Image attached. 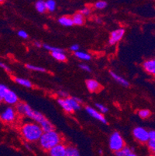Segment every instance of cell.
Wrapping results in <instances>:
<instances>
[{
  "instance_id": "cell-4",
  "label": "cell",
  "mask_w": 155,
  "mask_h": 156,
  "mask_svg": "<svg viewBox=\"0 0 155 156\" xmlns=\"http://www.w3.org/2000/svg\"><path fill=\"white\" fill-rule=\"evenodd\" d=\"M109 148L114 152L121 150L125 147L124 140L118 131H115L110 135L109 139Z\"/></svg>"
},
{
  "instance_id": "cell-16",
  "label": "cell",
  "mask_w": 155,
  "mask_h": 156,
  "mask_svg": "<svg viewBox=\"0 0 155 156\" xmlns=\"http://www.w3.org/2000/svg\"><path fill=\"white\" fill-rule=\"evenodd\" d=\"M58 23L64 27H72L74 25L72 17L68 16H63L62 17H60L58 19Z\"/></svg>"
},
{
  "instance_id": "cell-26",
  "label": "cell",
  "mask_w": 155,
  "mask_h": 156,
  "mask_svg": "<svg viewBox=\"0 0 155 156\" xmlns=\"http://www.w3.org/2000/svg\"><path fill=\"white\" fill-rule=\"evenodd\" d=\"M96 109H97L98 111L99 112V113H101L102 114H103V113H106L108 112V108L106 107V106H104L103 104H102V103H96Z\"/></svg>"
},
{
  "instance_id": "cell-5",
  "label": "cell",
  "mask_w": 155,
  "mask_h": 156,
  "mask_svg": "<svg viewBox=\"0 0 155 156\" xmlns=\"http://www.w3.org/2000/svg\"><path fill=\"white\" fill-rule=\"evenodd\" d=\"M16 110L11 106H8L4 109H2V110L0 113V119H1V120L6 122V123L13 122L16 119Z\"/></svg>"
},
{
  "instance_id": "cell-17",
  "label": "cell",
  "mask_w": 155,
  "mask_h": 156,
  "mask_svg": "<svg viewBox=\"0 0 155 156\" xmlns=\"http://www.w3.org/2000/svg\"><path fill=\"white\" fill-rule=\"evenodd\" d=\"M14 81H15L17 84H19V86H22L26 88H31L33 86L32 83H31L30 81L26 79H24V78L16 77L14 79Z\"/></svg>"
},
{
  "instance_id": "cell-2",
  "label": "cell",
  "mask_w": 155,
  "mask_h": 156,
  "mask_svg": "<svg viewBox=\"0 0 155 156\" xmlns=\"http://www.w3.org/2000/svg\"><path fill=\"white\" fill-rule=\"evenodd\" d=\"M62 141V136L55 130L44 132L39 139V144L43 149L49 151L52 147L61 144Z\"/></svg>"
},
{
  "instance_id": "cell-39",
  "label": "cell",
  "mask_w": 155,
  "mask_h": 156,
  "mask_svg": "<svg viewBox=\"0 0 155 156\" xmlns=\"http://www.w3.org/2000/svg\"><path fill=\"white\" fill-rule=\"evenodd\" d=\"M151 156H155V152H153V153H152V154H151Z\"/></svg>"
},
{
  "instance_id": "cell-18",
  "label": "cell",
  "mask_w": 155,
  "mask_h": 156,
  "mask_svg": "<svg viewBox=\"0 0 155 156\" xmlns=\"http://www.w3.org/2000/svg\"><path fill=\"white\" fill-rule=\"evenodd\" d=\"M35 8H36L37 11L41 13H44L47 11L46 5H45V1L43 0H39L35 2Z\"/></svg>"
},
{
  "instance_id": "cell-14",
  "label": "cell",
  "mask_w": 155,
  "mask_h": 156,
  "mask_svg": "<svg viewBox=\"0 0 155 156\" xmlns=\"http://www.w3.org/2000/svg\"><path fill=\"white\" fill-rule=\"evenodd\" d=\"M72 21H73L74 25H77V26H82L85 23V16L80 13V12H77V13L74 14L72 16Z\"/></svg>"
},
{
  "instance_id": "cell-23",
  "label": "cell",
  "mask_w": 155,
  "mask_h": 156,
  "mask_svg": "<svg viewBox=\"0 0 155 156\" xmlns=\"http://www.w3.org/2000/svg\"><path fill=\"white\" fill-rule=\"evenodd\" d=\"M138 115L140 118L147 119L150 117V116L151 115V112L147 109H142L138 111Z\"/></svg>"
},
{
  "instance_id": "cell-3",
  "label": "cell",
  "mask_w": 155,
  "mask_h": 156,
  "mask_svg": "<svg viewBox=\"0 0 155 156\" xmlns=\"http://www.w3.org/2000/svg\"><path fill=\"white\" fill-rule=\"evenodd\" d=\"M58 103L65 112L72 113L75 110H80L82 100L78 97H67L65 99L59 98Z\"/></svg>"
},
{
  "instance_id": "cell-28",
  "label": "cell",
  "mask_w": 155,
  "mask_h": 156,
  "mask_svg": "<svg viewBox=\"0 0 155 156\" xmlns=\"http://www.w3.org/2000/svg\"><path fill=\"white\" fill-rule=\"evenodd\" d=\"M9 89V88L7 87L4 84H0V98L2 99V97L3 96V95L5 94V92Z\"/></svg>"
},
{
  "instance_id": "cell-19",
  "label": "cell",
  "mask_w": 155,
  "mask_h": 156,
  "mask_svg": "<svg viewBox=\"0 0 155 156\" xmlns=\"http://www.w3.org/2000/svg\"><path fill=\"white\" fill-rule=\"evenodd\" d=\"M75 55L76 58H78L82 61H89L92 59V56L89 54L84 51H80L75 52Z\"/></svg>"
},
{
  "instance_id": "cell-31",
  "label": "cell",
  "mask_w": 155,
  "mask_h": 156,
  "mask_svg": "<svg viewBox=\"0 0 155 156\" xmlns=\"http://www.w3.org/2000/svg\"><path fill=\"white\" fill-rule=\"evenodd\" d=\"M79 67H80V69H82V70L85 71V72H90L91 71H92L91 70L90 67H89L88 65H86V64H80V65H79Z\"/></svg>"
},
{
  "instance_id": "cell-33",
  "label": "cell",
  "mask_w": 155,
  "mask_h": 156,
  "mask_svg": "<svg viewBox=\"0 0 155 156\" xmlns=\"http://www.w3.org/2000/svg\"><path fill=\"white\" fill-rule=\"evenodd\" d=\"M147 147H148L149 150L150 151V152L151 153H153L155 152V144L154 143L151 142V141H149L148 142H147Z\"/></svg>"
},
{
  "instance_id": "cell-38",
  "label": "cell",
  "mask_w": 155,
  "mask_h": 156,
  "mask_svg": "<svg viewBox=\"0 0 155 156\" xmlns=\"http://www.w3.org/2000/svg\"><path fill=\"white\" fill-rule=\"evenodd\" d=\"M127 156H137L136 155V154H135V153H133V152H132V153H130V154H128Z\"/></svg>"
},
{
  "instance_id": "cell-37",
  "label": "cell",
  "mask_w": 155,
  "mask_h": 156,
  "mask_svg": "<svg viewBox=\"0 0 155 156\" xmlns=\"http://www.w3.org/2000/svg\"><path fill=\"white\" fill-rule=\"evenodd\" d=\"M34 44H35V46H36V47H37V48H41V42H38V41L34 42Z\"/></svg>"
},
{
  "instance_id": "cell-11",
  "label": "cell",
  "mask_w": 155,
  "mask_h": 156,
  "mask_svg": "<svg viewBox=\"0 0 155 156\" xmlns=\"http://www.w3.org/2000/svg\"><path fill=\"white\" fill-rule=\"evenodd\" d=\"M86 87L90 93H98L102 89V86L96 79H88L86 81Z\"/></svg>"
},
{
  "instance_id": "cell-7",
  "label": "cell",
  "mask_w": 155,
  "mask_h": 156,
  "mask_svg": "<svg viewBox=\"0 0 155 156\" xmlns=\"http://www.w3.org/2000/svg\"><path fill=\"white\" fill-rule=\"evenodd\" d=\"M2 100L9 106H12L19 103V97L15 92L9 89L2 97Z\"/></svg>"
},
{
  "instance_id": "cell-22",
  "label": "cell",
  "mask_w": 155,
  "mask_h": 156,
  "mask_svg": "<svg viewBox=\"0 0 155 156\" xmlns=\"http://www.w3.org/2000/svg\"><path fill=\"white\" fill-rule=\"evenodd\" d=\"M132 152H133V151L130 147L125 146L121 150L115 152V154H116V156H127L128 154H130Z\"/></svg>"
},
{
  "instance_id": "cell-25",
  "label": "cell",
  "mask_w": 155,
  "mask_h": 156,
  "mask_svg": "<svg viewBox=\"0 0 155 156\" xmlns=\"http://www.w3.org/2000/svg\"><path fill=\"white\" fill-rule=\"evenodd\" d=\"M107 2L106 1H98L94 4V7L97 9H103L107 6Z\"/></svg>"
},
{
  "instance_id": "cell-35",
  "label": "cell",
  "mask_w": 155,
  "mask_h": 156,
  "mask_svg": "<svg viewBox=\"0 0 155 156\" xmlns=\"http://www.w3.org/2000/svg\"><path fill=\"white\" fill-rule=\"evenodd\" d=\"M79 44H73V45H72V46H71V48H70V49H71V51H72L73 52H77V51H79Z\"/></svg>"
},
{
  "instance_id": "cell-29",
  "label": "cell",
  "mask_w": 155,
  "mask_h": 156,
  "mask_svg": "<svg viewBox=\"0 0 155 156\" xmlns=\"http://www.w3.org/2000/svg\"><path fill=\"white\" fill-rule=\"evenodd\" d=\"M79 12L82 15H83L84 16H89L91 13V9H89V7H85L82 9H81V11Z\"/></svg>"
},
{
  "instance_id": "cell-27",
  "label": "cell",
  "mask_w": 155,
  "mask_h": 156,
  "mask_svg": "<svg viewBox=\"0 0 155 156\" xmlns=\"http://www.w3.org/2000/svg\"><path fill=\"white\" fill-rule=\"evenodd\" d=\"M43 47H44V49H46V50L49 51H51V53H52V52H55V51H62V48H58V47L51 46V45L46 44H43Z\"/></svg>"
},
{
  "instance_id": "cell-42",
  "label": "cell",
  "mask_w": 155,
  "mask_h": 156,
  "mask_svg": "<svg viewBox=\"0 0 155 156\" xmlns=\"http://www.w3.org/2000/svg\"><path fill=\"white\" fill-rule=\"evenodd\" d=\"M154 60H155V59H154Z\"/></svg>"
},
{
  "instance_id": "cell-21",
  "label": "cell",
  "mask_w": 155,
  "mask_h": 156,
  "mask_svg": "<svg viewBox=\"0 0 155 156\" xmlns=\"http://www.w3.org/2000/svg\"><path fill=\"white\" fill-rule=\"evenodd\" d=\"M45 5H46V9L49 12H52L55 11L57 7V3L55 0H48L45 1Z\"/></svg>"
},
{
  "instance_id": "cell-10",
  "label": "cell",
  "mask_w": 155,
  "mask_h": 156,
  "mask_svg": "<svg viewBox=\"0 0 155 156\" xmlns=\"http://www.w3.org/2000/svg\"><path fill=\"white\" fill-rule=\"evenodd\" d=\"M67 146L65 144H61L55 146L51 150H49L50 156H65L66 155Z\"/></svg>"
},
{
  "instance_id": "cell-20",
  "label": "cell",
  "mask_w": 155,
  "mask_h": 156,
  "mask_svg": "<svg viewBox=\"0 0 155 156\" xmlns=\"http://www.w3.org/2000/svg\"><path fill=\"white\" fill-rule=\"evenodd\" d=\"M65 156H81V154L76 147L74 146H68L67 147L66 155Z\"/></svg>"
},
{
  "instance_id": "cell-30",
  "label": "cell",
  "mask_w": 155,
  "mask_h": 156,
  "mask_svg": "<svg viewBox=\"0 0 155 156\" xmlns=\"http://www.w3.org/2000/svg\"><path fill=\"white\" fill-rule=\"evenodd\" d=\"M17 34H18V36L19 37L23 38V39H26V38H28V34L26 32L25 30H20L18 31V33H17Z\"/></svg>"
},
{
  "instance_id": "cell-40",
  "label": "cell",
  "mask_w": 155,
  "mask_h": 156,
  "mask_svg": "<svg viewBox=\"0 0 155 156\" xmlns=\"http://www.w3.org/2000/svg\"><path fill=\"white\" fill-rule=\"evenodd\" d=\"M99 153H100V154H102V151H101V150H99Z\"/></svg>"
},
{
  "instance_id": "cell-15",
  "label": "cell",
  "mask_w": 155,
  "mask_h": 156,
  "mask_svg": "<svg viewBox=\"0 0 155 156\" xmlns=\"http://www.w3.org/2000/svg\"><path fill=\"white\" fill-rule=\"evenodd\" d=\"M51 56L53 57L55 60L58 61V62H66L67 60V55L64 52L63 50L59 51H55L51 53Z\"/></svg>"
},
{
  "instance_id": "cell-32",
  "label": "cell",
  "mask_w": 155,
  "mask_h": 156,
  "mask_svg": "<svg viewBox=\"0 0 155 156\" xmlns=\"http://www.w3.org/2000/svg\"><path fill=\"white\" fill-rule=\"evenodd\" d=\"M149 141L155 144V130L149 131Z\"/></svg>"
},
{
  "instance_id": "cell-36",
  "label": "cell",
  "mask_w": 155,
  "mask_h": 156,
  "mask_svg": "<svg viewBox=\"0 0 155 156\" xmlns=\"http://www.w3.org/2000/svg\"><path fill=\"white\" fill-rule=\"evenodd\" d=\"M58 95H59L60 98H62V99H65V98L68 97V94H67V93H65V92H64V91L58 92Z\"/></svg>"
},
{
  "instance_id": "cell-41",
  "label": "cell",
  "mask_w": 155,
  "mask_h": 156,
  "mask_svg": "<svg viewBox=\"0 0 155 156\" xmlns=\"http://www.w3.org/2000/svg\"><path fill=\"white\" fill-rule=\"evenodd\" d=\"M2 99H1V98H0V104H1V103H2Z\"/></svg>"
},
{
  "instance_id": "cell-9",
  "label": "cell",
  "mask_w": 155,
  "mask_h": 156,
  "mask_svg": "<svg viewBox=\"0 0 155 156\" xmlns=\"http://www.w3.org/2000/svg\"><path fill=\"white\" fill-rule=\"evenodd\" d=\"M85 111L87 112L88 114H89L90 117H92V118L99 120V121H100L101 123H102V124H107V120L105 118L103 114L99 113L98 110H96V109H94L93 107H92V106H88L85 107Z\"/></svg>"
},
{
  "instance_id": "cell-12",
  "label": "cell",
  "mask_w": 155,
  "mask_h": 156,
  "mask_svg": "<svg viewBox=\"0 0 155 156\" xmlns=\"http://www.w3.org/2000/svg\"><path fill=\"white\" fill-rule=\"evenodd\" d=\"M143 68L149 75L155 76V60L150 59V60L145 61L143 63Z\"/></svg>"
},
{
  "instance_id": "cell-34",
  "label": "cell",
  "mask_w": 155,
  "mask_h": 156,
  "mask_svg": "<svg viewBox=\"0 0 155 156\" xmlns=\"http://www.w3.org/2000/svg\"><path fill=\"white\" fill-rule=\"evenodd\" d=\"M0 68L1 69H3L5 71H7V72H9L10 71V69H9V67L8 65H5V63H3V62H0Z\"/></svg>"
},
{
  "instance_id": "cell-24",
  "label": "cell",
  "mask_w": 155,
  "mask_h": 156,
  "mask_svg": "<svg viewBox=\"0 0 155 156\" xmlns=\"http://www.w3.org/2000/svg\"><path fill=\"white\" fill-rule=\"evenodd\" d=\"M26 69H30L31 71H34V72H45L46 69L44 68L41 67V66H37V65H26Z\"/></svg>"
},
{
  "instance_id": "cell-8",
  "label": "cell",
  "mask_w": 155,
  "mask_h": 156,
  "mask_svg": "<svg viewBox=\"0 0 155 156\" xmlns=\"http://www.w3.org/2000/svg\"><path fill=\"white\" fill-rule=\"evenodd\" d=\"M125 34V30L123 28H119L117 30H115L111 33L109 36V43L110 45H115L118 42L120 41L123 39V36Z\"/></svg>"
},
{
  "instance_id": "cell-1",
  "label": "cell",
  "mask_w": 155,
  "mask_h": 156,
  "mask_svg": "<svg viewBox=\"0 0 155 156\" xmlns=\"http://www.w3.org/2000/svg\"><path fill=\"white\" fill-rule=\"evenodd\" d=\"M22 137L28 142H36L39 141L44 133L41 126L35 122H26L20 128Z\"/></svg>"
},
{
  "instance_id": "cell-6",
  "label": "cell",
  "mask_w": 155,
  "mask_h": 156,
  "mask_svg": "<svg viewBox=\"0 0 155 156\" xmlns=\"http://www.w3.org/2000/svg\"><path fill=\"white\" fill-rule=\"evenodd\" d=\"M133 135L138 142L147 144L149 141V131L142 127H136L133 129Z\"/></svg>"
},
{
  "instance_id": "cell-13",
  "label": "cell",
  "mask_w": 155,
  "mask_h": 156,
  "mask_svg": "<svg viewBox=\"0 0 155 156\" xmlns=\"http://www.w3.org/2000/svg\"><path fill=\"white\" fill-rule=\"evenodd\" d=\"M110 75L111 76H112V78H113L115 81H116L119 84L121 85V86H124V87H128V86H130V83H129L126 79H125L123 77L117 75V74L115 73V72H110Z\"/></svg>"
}]
</instances>
